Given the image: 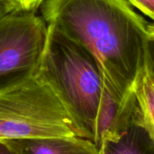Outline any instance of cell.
Returning a JSON list of instances; mask_svg holds the SVG:
<instances>
[{
	"mask_svg": "<svg viewBox=\"0 0 154 154\" xmlns=\"http://www.w3.org/2000/svg\"><path fill=\"white\" fill-rule=\"evenodd\" d=\"M147 66L154 75V39L149 38L148 53H147Z\"/></svg>",
	"mask_w": 154,
	"mask_h": 154,
	"instance_id": "cell-11",
	"label": "cell"
},
{
	"mask_svg": "<svg viewBox=\"0 0 154 154\" xmlns=\"http://www.w3.org/2000/svg\"><path fill=\"white\" fill-rule=\"evenodd\" d=\"M78 135L64 106L37 76L0 91V141Z\"/></svg>",
	"mask_w": 154,
	"mask_h": 154,
	"instance_id": "cell-3",
	"label": "cell"
},
{
	"mask_svg": "<svg viewBox=\"0 0 154 154\" xmlns=\"http://www.w3.org/2000/svg\"><path fill=\"white\" fill-rule=\"evenodd\" d=\"M98 154H154V136L143 120L138 102L132 115L103 139Z\"/></svg>",
	"mask_w": 154,
	"mask_h": 154,
	"instance_id": "cell-5",
	"label": "cell"
},
{
	"mask_svg": "<svg viewBox=\"0 0 154 154\" xmlns=\"http://www.w3.org/2000/svg\"><path fill=\"white\" fill-rule=\"evenodd\" d=\"M134 89L143 120L154 136V75L147 63L140 72Z\"/></svg>",
	"mask_w": 154,
	"mask_h": 154,
	"instance_id": "cell-7",
	"label": "cell"
},
{
	"mask_svg": "<svg viewBox=\"0 0 154 154\" xmlns=\"http://www.w3.org/2000/svg\"><path fill=\"white\" fill-rule=\"evenodd\" d=\"M37 77L59 97L78 135L95 143L105 83L96 59L59 30L48 25V41Z\"/></svg>",
	"mask_w": 154,
	"mask_h": 154,
	"instance_id": "cell-2",
	"label": "cell"
},
{
	"mask_svg": "<svg viewBox=\"0 0 154 154\" xmlns=\"http://www.w3.org/2000/svg\"><path fill=\"white\" fill-rule=\"evenodd\" d=\"M130 5L140 10L154 23V0H125Z\"/></svg>",
	"mask_w": 154,
	"mask_h": 154,
	"instance_id": "cell-8",
	"label": "cell"
},
{
	"mask_svg": "<svg viewBox=\"0 0 154 154\" xmlns=\"http://www.w3.org/2000/svg\"><path fill=\"white\" fill-rule=\"evenodd\" d=\"M48 41V24L35 13L13 12L0 18V91L37 76Z\"/></svg>",
	"mask_w": 154,
	"mask_h": 154,
	"instance_id": "cell-4",
	"label": "cell"
},
{
	"mask_svg": "<svg viewBox=\"0 0 154 154\" xmlns=\"http://www.w3.org/2000/svg\"><path fill=\"white\" fill-rule=\"evenodd\" d=\"M0 154H19L13 148H11L5 142L0 141Z\"/></svg>",
	"mask_w": 154,
	"mask_h": 154,
	"instance_id": "cell-12",
	"label": "cell"
},
{
	"mask_svg": "<svg viewBox=\"0 0 154 154\" xmlns=\"http://www.w3.org/2000/svg\"><path fill=\"white\" fill-rule=\"evenodd\" d=\"M148 31H149V38L154 39V23L148 24Z\"/></svg>",
	"mask_w": 154,
	"mask_h": 154,
	"instance_id": "cell-13",
	"label": "cell"
},
{
	"mask_svg": "<svg viewBox=\"0 0 154 154\" xmlns=\"http://www.w3.org/2000/svg\"><path fill=\"white\" fill-rule=\"evenodd\" d=\"M42 17L87 50L120 97L134 91L147 63L146 21L125 0H45Z\"/></svg>",
	"mask_w": 154,
	"mask_h": 154,
	"instance_id": "cell-1",
	"label": "cell"
},
{
	"mask_svg": "<svg viewBox=\"0 0 154 154\" xmlns=\"http://www.w3.org/2000/svg\"><path fill=\"white\" fill-rule=\"evenodd\" d=\"M13 12H16V6L12 0H0V18Z\"/></svg>",
	"mask_w": 154,
	"mask_h": 154,
	"instance_id": "cell-10",
	"label": "cell"
},
{
	"mask_svg": "<svg viewBox=\"0 0 154 154\" xmlns=\"http://www.w3.org/2000/svg\"><path fill=\"white\" fill-rule=\"evenodd\" d=\"M4 142L19 154H98L94 142L77 135L22 138Z\"/></svg>",
	"mask_w": 154,
	"mask_h": 154,
	"instance_id": "cell-6",
	"label": "cell"
},
{
	"mask_svg": "<svg viewBox=\"0 0 154 154\" xmlns=\"http://www.w3.org/2000/svg\"><path fill=\"white\" fill-rule=\"evenodd\" d=\"M15 6L16 12L35 13L38 8L45 2V0H12Z\"/></svg>",
	"mask_w": 154,
	"mask_h": 154,
	"instance_id": "cell-9",
	"label": "cell"
}]
</instances>
